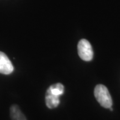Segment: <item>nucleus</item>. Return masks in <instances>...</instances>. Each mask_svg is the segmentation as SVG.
<instances>
[{
    "label": "nucleus",
    "mask_w": 120,
    "mask_h": 120,
    "mask_svg": "<svg viewBox=\"0 0 120 120\" xmlns=\"http://www.w3.org/2000/svg\"><path fill=\"white\" fill-rule=\"evenodd\" d=\"M94 94L100 105L105 109H109L112 106V100L109 90L103 85H98L96 86Z\"/></svg>",
    "instance_id": "1"
},
{
    "label": "nucleus",
    "mask_w": 120,
    "mask_h": 120,
    "mask_svg": "<svg viewBox=\"0 0 120 120\" xmlns=\"http://www.w3.org/2000/svg\"><path fill=\"white\" fill-rule=\"evenodd\" d=\"M78 54L79 57L85 61H90L92 60L94 52L89 41L85 39H82L77 45Z\"/></svg>",
    "instance_id": "2"
},
{
    "label": "nucleus",
    "mask_w": 120,
    "mask_h": 120,
    "mask_svg": "<svg viewBox=\"0 0 120 120\" xmlns=\"http://www.w3.org/2000/svg\"><path fill=\"white\" fill-rule=\"evenodd\" d=\"M13 70L14 67L11 61L4 52L0 51V73L10 75Z\"/></svg>",
    "instance_id": "3"
},
{
    "label": "nucleus",
    "mask_w": 120,
    "mask_h": 120,
    "mask_svg": "<svg viewBox=\"0 0 120 120\" xmlns=\"http://www.w3.org/2000/svg\"><path fill=\"white\" fill-rule=\"evenodd\" d=\"M45 102L49 109H55L60 104V96L52 94L47 90L45 94Z\"/></svg>",
    "instance_id": "4"
},
{
    "label": "nucleus",
    "mask_w": 120,
    "mask_h": 120,
    "mask_svg": "<svg viewBox=\"0 0 120 120\" xmlns=\"http://www.w3.org/2000/svg\"><path fill=\"white\" fill-rule=\"evenodd\" d=\"M10 113L12 120H27L26 117L17 105L13 104L10 107Z\"/></svg>",
    "instance_id": "5"
}]
</instances>
